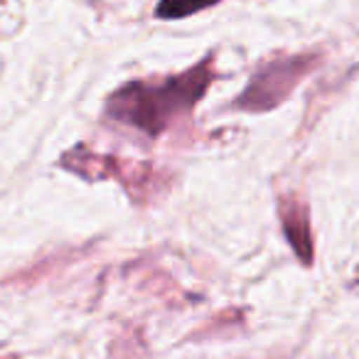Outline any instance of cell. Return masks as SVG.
I'll use <instances>...</instances> for the list:
<instances>
[{"label": "cell", "mask_w": 359, "mask_h": 359, "mask_svg": "<svg viewBox=\"0 0 359 359\" xmlns=\"http://www.w3.org/2000/svg\"><path fill=\"white\" fill-rule=\"evenodd\" d=\"M215 3H219V0H160L155 15L163 20H177V18H187L192 13L212 8Z\"/></svg>", "instance_id": "4"}, {"label": "cell", "mask_w": 359, "mask_h": 359, "mask_svg": "<svg viewBox=\"0 0 359 359\" xmlns=\"http://www.w3.org/2000/svg\"><path fill=\"white\" fill-rule=\"evenodd\" d=\"M207 84H210V69L207 65H202L163 84L123 86L109 99L106 111L111 118L155 135L168 126L175 114L190 109L205 94Z\"/></svg>", "instance_id": "1"}, {"label": "cell", "mask_w": 359, "mask_h": 359, "mask_svg": "<svg viewBox=\"0 0 359 359\" xmlns=\"http://www.w3.org/2000/svg\"><path fill=\"white\" fill-rule=\"evenodd\" d=\"M313 60L310 57H288L266 65L254 74L244 94L236 99V106L246 111H269L278 106L290 94L295 84L308 74Z\"/></svg>", "instance_id": "2"}, {"label": "cell", "mask_w": 359, "mask_h": 359, "mask_svg": "<svg viewBox=\"0 0 359 359\" xmlns=\"http://www.w3.org/2000/svg\"><path fill=\"white\" fill-rule=\"evenodd\" d=\"M283 226H285V236H288L295 254H298L305 264H310V259H313V244H310V229H308V219H305L303 210L293 207V212H285Z\"/></svg>", "instance_id": "3"}]
</instances>
